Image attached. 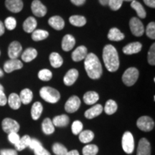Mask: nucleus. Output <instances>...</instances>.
Listing matches in <instances>:
<instances>
[{
    "label": "nucleus",
    "mask_w": 155,
    "mask_h": 155,
    "mask_svg": "<svg viewBox=\"0 0 155 155\" xmlns=\"http://www.w3.org/2000/svg\"><path fill=\"white\" fill-rule=\"evenodd\" d=\"M137 155H151V145L147 139L142 138L139 140Z\"/></svg>",
    "instance_id": "13"
},
{
    "label": "nucleus",
    "mask_w": 155,
    "mask_h": 155,
    "mask_svg": "<svg viewBox=\"0 0 155 155\" xmlns=\"http://www.w3.org/2000/svg\"><path fill=\"white\" fill-rule=\"evenodd\" d=\"M121 144L123 150L127 154H130L134 150V139L130 131H126L123 134L121 140Z\"/></svg>",
    "instance_id": "5"
},
{
    "label": "nucleus",
    "mask_w": 155,
    "mask_h": 155,
    "mask_svg": "<svg viewBox=\"0 0 155 155\" xmlns=\"http://www.w3.org/2000/svg\"><path fill=\"white\" fill-rule=\"evenodd\" d=\"M0 90H1V91H3L4 90V87L2 86L1 84H0Z\"/></svg>",
    "instance_id": "56"
},
{
    "label": "nucleus",
    "mask_w": 155,
    "mask_h": 155,
    "mask_svg": "<svg viewBox=\"0 0 155 155\" xmlns=\"http://www.w3.org/2000/svg\"><path fill=\"white\" fill-rule=\"evenodd\" d=\"M38 78L41 81H49L53 78V73L48 69H42L39 71Z\"/></svg>",
    "instance_id": "39"
},
{
    "label": "nucleus",
    "mask_w": 155,
    "mask_h": 155,
    "mask_svg": "<svg viewBox=\"0 0 155 155\" xmlns=\"http://www.w3.org/2000/svg\"><path fill=\"white\" fill-rule=\"evenodd\" d=\"M53 152L56 155H66L68 153L67 148L61 143H55L53 145Z\"/></svg>",
    "instance_id": "38"
},
{
    "label": "nucleus",
    "mask_w": 155,
    "mask_h": 155,
    "mask_svg": "<svg viewBox=\"0 0 155 155\" xmlns=\"http://www.w3.org/2000/svg\"><path fill=\"white\" fill-rule=\"evenodd\" d=\"M123 1L122 0H109L108 5L111 8V10L117 11L121 8Z\"/></svg>",
    "instance_id": "44"
},
{
    "label": "nucleus",
    "mask_w": 155,
    "mask_h": 155,
    "mask_svg": "<svg viewBox=\"0 0 155 155\" xmlns=\"http://www.w3.org/2000/svg\"><path fill=\"white\" fill-rule=\"evenodd\" d=\"M7 103V98L3 91L0 90V106H5Z\"/></svg>",
    "instance_id": "48"
},
{
    "label": "nucleus",
    "mask_w": 155,
    "mask_h": 155,
    "mask_svg": "<svg viewBox=\"0 0 155 155\" xmlns=\"http://www.w3.org/2000/svg\"><path fill=\"white\" fill-rule=\"evenodd\" d=\"M139 71L136 68L131 67L126 70L122 75V81L127 86H132L138 80Z\"/></svg>",
    "instance_id": "4"
},
{
    "label": "nucleus",
    "mask_w": 155,
    "mask_h": 155,
    "mask_svg": "<svg viewBox=\"0 0 155 155\" xmlns=\"http://www.w3.org/2000/svg\"><path fill=\"white\" fill-rule=\"evenodd\" d=\"M98 1H99L101 5L103 6H106V5H108L109 0H98Z\"/></svg>",
    "instance_id": "54"
},
{
    "label": "nucleus",
    "mask_w": 155,
    "mask_h": 155,
    "mask_svg": "<svg viewBox=\"0 0 155 155\" xmlns=\"http://www.w3.org/2000/svg\"><path fill=\"white\" fill-rule=\"evenodd\" d=\"M87 55H88V50H87L86 47L81 45L74 50V51L72 53V55H71V58H72L73 61L79 62L84 60L86 58Z\"/></svg>",
    "instance_id": "14"
},
{
    "label": "nucleus",
    "mask_w": 155,
    "mask_h": 155,
    "mask_svg": "<svg viewBox=\"0 0 155 155\" xmlns=\"http://www.w3.org/2000/svg\"><path fill=\"white\" fill-rule=\"evenodd\" d=\"M148 62L150 65H155V43H153L148 52Z\"/></svg>",
    "instance_id": "43"
},
{
    "label": "nucleus",
    "mask_w": 155,
    "mask_h": 155,
    "mask_svg": "<svg viewBox=\"0 0 155 155\" xmlns=\"http://www.w3.org/2000/svg\"><path fill=\"white\" fill-rule=\"evenodd\" d=\"M40 95L46 102L55 104L61 98V94L56 89L49 86H45L40 89Z\"/></svg>",
    "instance_id": "3"
},
{
    "label": "nucleus",
    "mask_w": 155,
    "mask_h": 155,
    "mask_svg": "<svg viewBox=\"0 0 155 155\" xmlns=\"http://www.w3.org/2000/svg\"><path fill=\"white\" fill-rule=\"evenodd\" d=\"M5 6L12 12L18 13L22 11L23 2L22 0H6Z\"/></svg>",
    "instance_id": "15"
},
{
    "label": "nucleus",
    "mask_w": 155,
    "mask_h": 155,
    "mask_svg": "<svg viewBox=\"0 0 155 155\" xmlns=\"http://www.w3.org/2000/svg\"><path fill=\"white\" fill-rule=\"evenodd\" d=\"M37 25H38V22H37L36 19L33 17H29L28 18L25 19L23 23V30L28 33H32L33 31L35 30Z\"/></svg>",
    "instance_id": "21"
},
{
    "label": "nucleus",
    "mask_w": 155,
    "mask_h": 155,
    "mask_svg": "<svg viewBox=\"0 0 155 155\" xmlns=\"http://www.w3.org/2000/svg\"><path fill=\"white\" fill-rule=\"evenodd\" d=\"M0 55H1V52H0Z\"/></svg>",
    "instance_id": "58"
},
{
    "label": "nucleus",
    "mask_w": 155,
    "mask_h": 155,
    "mask_svg": "<svg viewBox=\"0 0 155 155\" xmlns=\"http://www.w3.org/2000/svg\"><path fill=\"white\" fill-rule=\"evenodd\" d=\"M85 69L88 76L91 79H98L102 75V65L101 61L94 53H89L85 58Z\"/></svg>",
    "instance_id": "2"
},
{
    "label": "nucleus",
    "mask_w": 155,
    "mask_h": 155,
    "mask_svg": "<svg viewBox=\"0 0 155 155\" xmlns=\"http://www.w3.org/2000/svg\"><path fill=\"white\" fill-rule=\"evenodd\" d=\"M118 106L116 101L114 100H108L106 101L105 104V107H104V111H105L106 114L108 115H112L115 112L117 111Z\"/></svg>",
    "instance_id": "36"
},
{
    "label": "nucleus",
    "mask_w": 155,
    "mask_h": 155,
    "mask_svg": "<svg viewBox=\"0 0 155 155\" xmlns=\"http://www.w3.org/2000/svg\"><path fill=\"white\" fill-rule=\"evenodd\" d=\"M33 151L35 155H51L48 150H46L45 149L42 147V145L38 147V148H36L35 150H34Z\"/></svg>",
    "instance_id": "46"
},
{
    "label": "nucleus",
    "mask_w": 155,
    "mask_h": 155,
    "mask_svg": "<svg viewBox=\"0 0 155 155\" xmlns=\"http://www.w3.org/2000/svg\"><path fill=\"white\" fill-rule=\"evenodd\" d=\"M86 0H71V2H72L73 5L76 6H81L83 5V4L86 2Z\"/></svg>",
    "instance_id": "51"
},
{
    "label": "nucleus",
    "mask_w": 155,
    "mask_h": 155,
    "mask_svg": "<svg viewBox=\"0 0 155 155\" xmlns=\"http://www.w3.org/2000/svg\"><path fill=\"white\" fill-rule=\"evenodd\" d=\"M81 106V100L76 96L70 97L65 104V110L68 113H74L78 110Z\"/></svg>",
    "instance_id": "9"
},
{
    "label": "nucleus",
    "mask_w": 155,
    "mask_h": 155,
    "mask_svg": "<svg viewBox=\"0 0 155 155\" xmlns=\"http://www.w3.org/2000/svg\"><path fill=\"white\" fill-rule=\"evenodd\" d=\"M5 25L3 24V22L2 21H0V36L3 35L4 33H5Z\"/></svg>",
    "instance_id": "52"
},
{
    "label": "nucleus",
    "mask_w": 155,
    "mask_h": 155,
    "mask_svg": "<svg viewBox=\"0 0 155 155\" xmlns=\"http://www.w3.org/2000/svg\"><path fill=\"white\" fill-rule=\"evenodd\" d=\"M42 131L47 135L52 134L55 131V126L53 125L52 120L49 118H46L42 123Z\"/></svg>",
    "instance_id": "27"
},
{
    "label": "nucleus",
    "mask_w": 155,
    "mask_h": 155,
    "mask_svg": "<svg viewBox=\"0 0 155 155\" xmlns=\"http://www.w3.org/2000/svg\"><path fill=\"white\" fill-rule=\"evenodd\" d=\"M142 45L139 42H134L129 43L123 48V53L126 55H133L138 53L141 50Z\"/></svg>",
    "instance_id": "17"
},
{
    "label": "nucleus",
    "mask_w": 155,
    "mask_h": 155,
    "mask_svg": "<svg viewBox=\"0 0 155 155\" xmlns=\"http://www.w3.org/2000/svg\"><path fill=\"white\" fill-rule=\"evenodd\" d=\"M99 99V95L95 91H88L83 95V101L87 105L95 104Z\"/></svg>",
    "instance_id": "23"
},
{
    "label": "nucleus",
    "mask_w": 155,
    "mask_h": 155,
    "mask_svg": "<svg viewBox=\"0 0 155 155\" xmlns=\"http://www.w3.org/2000/svg\"><path fill=\"white\" fill-rule=\"evenodd\" d=\"M103 60L105 66L110 72H115L119 68L118 52L112 45H107L103 50Z\"/></svg>",
    "instance_id": "1"
},
{
    "label": "nucleus",
    "mask_w": 155,
    "mask_h": 155,
    "mask_svg": "<svg viewBox=\"0 0 155 155\" xmlns=\"http://www.w3.org/2000/svg\"><path fill=\"white\" fill-rule=\"evenodd\" d=\"M31 139L30 136L28 135H25L23 136L22 138H20L19 141L15 145V148L17 149V150L18 151H22L25 150L26 147H29V145L30 144Z\"/></svg>",
    "instance_id": "32"
},
{
    "label": "nucleus",
    "mask_w": 155,
    "mask_h": 155,
    "mask_svg": "<svg viewBox=\"0 0 155 155\" xmlns=\"http://www.w3.org/2000/svg\"><path fill=\"white\" fill-rule=\"evenodd\" d=\"M0 155H17V152L15 150H2Z\"/></svg>",
    "instance_id": "49"
},
{
    "label": "nucleus",
    "mask_w": 155,
    "mask_h": 155,
    "mask_svg": "<svg viewBox=\"0 0 155 155\" xmlns=\"http://www.w3.org/2000/svg\"><path fill=\"white\" fill-rule=\"evenodd\" d=\"M23 64L18 59H10L6 61L4 65V70L6 73H10L12 71L22 68Z\"/></svg>",
    "instance_id": "11"
},
{
    "label": "nucleus",
    "mask_w": 155,
    "mask_h": 155,
    "mask_svg": "<svg viewBox=\"0 0 155 155\" xmlns=\"http://www.w3.org/2000/svg\"><path fill=\"white\" fill-rule=\"evenodd\" d=\"M144 2L148 7H152V8L155 7V0H144Z\"/></svg>",
    "instance_id": "50"
},
{
    "label": "nucleus",
    "mask_w": 155,
    "mask_h": 155,
    "mask_svg": "<svg viewBox=\"0 0 155 155\" xmlns=\"http://www.w3.org/2000/svg\"><path fill=\"white\" fill-rule=\"evenodd\" d=\"M17 26V21L14 17H9L5 19V27L7 30H13L15 29Z\"/></svg>",
    "instance_id": "40"
},
{
    "label": "nucleus",
    "mask_w": 155,
    "mask_h": 155,
    "mask_svg": "<svg viewBox=\"0 0 155 155\" xmlns=\"http://www.w3.org/2000/svg\"><path fill=\"white\" fill-rule=\"evenodd\" d=\"M94 138V134L91 130H85L79 134V140L83 144L91 142Z\"/></svg>",
    "instance_id": "34"
},
{
    "label": "nucleus",
    "mask_w": 155,
    "mask_h": 155,
    "mask_svg": "<svg viewBox=\"0 0 155 155\" xmlns=\"http://www.w3.org/2000/svg\"><path fill=\"white\" fill-rule=\"evenodd\" d=\"M7 102H8L9 106L14 110H17L21 106V104H22L19 95L15 94V93L9 95Z\"/></svg>",
    "instance_id": "28"
},
{
    "label": "nucleus",
    "mask_w": 155,
    "mask_h": 155,
    "mask_svg": "<svg viewBox=\"0 0 155 155\" xmlns=\"http://www.w3.org/2000/svg\"><path fill=\"white\" fill-rule=\"evenodd\" d=\"M2 129L5 133H17L19 130V124L15 120L10 119V118H6L2 121Z\"/></svg>",
    "instance_id": "8"
},
{
    "label": "nucleus",
    "mask_w": 155,
    "mask_h": 155,
    "mask_svg": "<svg viewBox=\"0 0 155 155\" xmlns=\"http://www.w3.org/2000/svg\"><path fill=\"white\" fill-rule=\"evenodd\" d=\"M137 125L140 130L148 132V131H152L154 129V121L150 116H141L137 120Z\"/></svg>",
    "instance_id": "6"
},
{
    "label": "nucleus",
    "mask_w": 155,
    "mask_h": 155,
    "mask_svg": "<svg viewBox=\"0 0 155 155\" xmlns=\"http://www.w3.org/2000/svg\"><path fill=\"white\" fill-rule=\"evenodd\" d=\"M103 110H104V108L101 104H96L85 112V116L88 119H94L95 117H97L102 113Z\"/></svg>",
    "instance_id": "20"
},
{
    "label": "nucleus",
    "mask_w": 155,
    "mask_h": 155,
    "mask_svg": "<svg viewBox=\"0 0 155 155\" xmlns=\"http://www.w3.org/2000/svg\"><path fill=\"white\" fill-rule=\"evenodd\" d=\"M42 110H43V106L40 102L37 101L34 103V104L31 108V116H32L33 120H38L41 116Z\"/></svg>",
    "instance_id": "29"
},
{
    "label": "nucleus",
    "mask_w": 155,
    "mask_h": 155,
    "mask_svg": "<svg viewBox=\"0 0 155 155\" xmlns=\"http://www.w3.org/2000/svg\"><path fill=\"white\" fill-rule=\"evenodd\" d=\"M146 34L152 40L155 39V23L154 22H150L147 25L146 29Z\"/></svg>",
    "instance_id": "42"
},
{
    "label": "nucleus",
    "mask_w": 155,
    "mask_h": 155,
    "mask_svg": "<svg viewBox=\"0 0 155 155\" xmlns=\"http://www.w3.org/2000/svg\"><path fill=\"white\" fill-rule=\"evenodd\" d=\"M19 96L21 102L26 105V104H29L32 101V98H33V94H32V91L29 88H25L20 92Z\"/></svg>",
    "instance_id": "26"
},
{
    "label": "nucleus",
    "mask_w": 155,
    "mask_h": 155,
    "mask_svg": "<svg viewBox=\"0 0 155 155\" xmlns=\"http://www.w3.org/2000/svg\"><path fill=\"white\" fill-rule=\"evenodd\" d=\"M48 36H49V33L46 30H35L32 32V39L36 42L45 40Z\"/></svg>",
    "instance_id": "35"
},
{
    "label": "nucleus",
    "mask_w": 155,
    "mask_h": 155,
    "mask_svg": "<svg viewBox=\"0 0 155 155\" xmlns=\"http://www.w3.org/2000/svg\"><path fill=\"white\" fill-rule=\"evenodd\" d=\"M131 7L137 12V15H138L139 17H140L141 19H144L145 17H146V11H145L144 7H143V6L141 5V3H139V2L134 0V1L131 2Z\"/></svg>",
    "instance_id": "31"
},
{
    "label": "nucleus",
    "mask_w": 155,
    "mask_h": 155,
    "mask_svg": "<svg viewBox=\"0 0 155 155\" xmlns=\"http://www.w3.org/2000/svg\"><path fill=\"white\" fill-rule=\"evenodd\" d=\"M75 45V40L74 37L71 35H66L63 37L62 40V48L64 51L68 52L74 48Z\"/></svg>",
    "instance_id": "18"
},
{
    "label": "nucleus",
    "mask_w": 155,
    "mask_h": 155,
    "mask_svg": "<svg viewBox=\"0 0 155 155\" xmlns=\"http://www.w3.org/2000/svg\"><path fill=\"white\" fill-rule=\"evenodd\" d=\"M3 75H4V73H3L2 70L0 68V77H2Z\"/></svg>",
    "instance_id": "55"
},
{
    "label": "nucleus",
    "mask_w": 155,
    "mask_h": 155,
    "mask_svg": "<svg viewBox=\"0 0 155 155\" xmlns=\"http://www.w3.org/2000/svg\"><path fill=\"white\" fill-rule=\"evenodd\" d=\"M50 63L53 68H58L62 66L63 63V58L58 53H52L50 55Z\"/></svg>",
    "instance_id": "30"
},
{
    "label": "nucleus",
    "mask_w": 155,
    "mask_h": 155,
    "mask_svg": "<svg viewBox=\"0 0 155 155\" xmlns=\"http://www.w3.org/2000/svg\"><path fill=\"white\" fill-rule=\"evenodd\" d=\"M129 28L134 36L140 37L144 32V27L143 23L137 17H132L129 21Z\"/></svg>",
    "instance_id": "7"
},
{
    "label": "nucleus",
    "mask_w": 155,
    "mask_h": 155,
    "mask_svg": "<svg viewBox=\"0 0 155 155\" xmlns=\"http://www.w3.org/2000/svg\"><path fill=\"white\" fill-rule=\"evenodd\" d=\"M124 38L125 35L124 33H122L121 31L116 28H111L108 33V38L111 41H121L124 40Z\"/></svg>",
    "instance_id": "22"
},
{
    "label": "nucleus",
    "mask_w": 155,
    "mask_h": 155,
    "mask_svg": "<svg viewBox=\"0 0 155 155\" xmlns=\"http://www.w3.org/2000/svg\"><path fill=\"white\" fill-rule=\"evenodd\" d=\"M41 145H42L41 142H40L39 140H38V139H31L30 144V145H29V147H30V150H35L36 148H38V147L41 146Z\"/></svg>",
    "instance_id": "47"
},
{
    "label": "nucleus",
    "mask_w": 155,
    "mask_h": 155,
    "mask_svg": "<svg viewBox=\"0 0 155 155\" xmlns=\"http://www.w3.org/2000/svg\"><path fill=\"white\" fill-rule=\"evenodd\" d=\"M48 24L56 30H61L65 27V21L61 17L53 16L48 19Z\"/></svg>",
    "instance_id": "19"
},
{
    "label": "nucleus",
    "mask_w": 155,
    "mask_h": 155,
    "mask_svg": "<svg viewBox=\"0 0 155 155\" xmlns=\"http://www.w3.org/2000/svg\"><path fill=\"white\" fill-rule=\"evenodd\" d=\"M122 1H125V2H132L134 0H122Z\"/></svg>",
    "instance_id": "57"
},
{
    "label": "nucleus",
    "mask_w": 155,
    "mask_h": 155,
    "mask_svg": "<svg viewBox=\"0 0 155 155\" xmlns=\"http://www.w3.org/2000/svg\"><path fill=\"white\" fill-rule=\"evenodd\" d=\"M8 139H9V141L12 143V144L15 145L19 141L20 137H19L18 134L13 132V133L8 134Z\"/></svg>",
    "instance_id": "45"
},
{
    "label": "nucleus",
    "mask_w": 155,
    "mask_h": 155,
    "mask_svg": "<svg viewBox=\"0 0 155 155\" xmlns=\"http://www.w3.org/2000/svg\"><path fill=\"white\" fill-rule=\"evenodd\" d=\"M83 124L82 122L80 121H73L72 124V126H71V130H72V132L73 134L78 135L79 134L81 131L83 130Z\"/></svg>",
    "instance_id": "41"
},
{
    "label": "nucleus",
    "mask_w": 155,
    "mask_h": 155,
    "mask_svg": "<svg viewBox=\"0 0 155 155\" xmlns=\"http://www.w3.org/2000/svg\"><path fill=\"white\" fill-rule=\"evenodd\" d=\"M78 71L76 69L72 68L69 70L65 75L63 78V82L65 83V86H71L74 84V83L78 78Z\"/></svg>",
    "instance_id": "16"
},
{
    "label": "nucleus",
    "mask_w": 155,
    "mask_h": 155,
    "mask_svg": "<svg viewBox=\"0 0 155 155\" xmlns=\"http://www.w3.org/2000/svg\"><path fill=\"white\" fill-rule=\"evenodd\" d=\"M83 155H96L98 152V147L95 144H87L83 148Z\"/></svg>",
    "instance_id": "37"
},
{
    "label": "nucleus",
    "mask_w": 155,
    "mask_h": 155,
    "mask_svg": "<svg viewBox=\"0 0 155 155\" xmlns=\"http://www.w3.org/2000/svg\"><path fill=\"white\" fill-rule=\"evenodd\" d=\"M31 9L34 15L37 17H44L47 13V7L40 0H34L31 5Z\"/></svg>",
    "instance_id": "10"
},
{
    "label": "nucleus",
    "mask_w": 155,
    "mask_h": 155,
    "mask_svg": "<svg viewBox=\"0 0 155 155\" xmlns=\"http://www.w3.org/2000/svg\"><path fill=\"white\" fill-rule=\"evenodd\" d=\"M69 22L75 27H83L86 24V19L81 15H73L69 18Z\"/></svg>",
    "instance_id": "33"
},
{
    "label": "nucleus",
    "mask_w": 155,
    "mask_h": 155,
    "mask_svg": "<svg viewBox=\"0 0 155 155\" xmlns=\"http://www.w3.org/2000/svg\"><path fill=\"white\" fill-rule=\"evenodd\" d=\"M38 55V51L32 48H29L23 52V53L21 55L22 60L25 61V63H29V62L33 61Z\"/></svg>",
    "instance_id": "25"
},
{
    "label": "nucleus",
    "mask_w": 155,
    "mask_h": 155,
    "mask_svg": "<svg viewBox=\"0 0 155 155\" xmlns=\"http://www.w3.org/2000/svg\"><path fill=\"white\" fill-rule=\"evenodd\" d=\"M66 155H80L79 152L77 150H71L70 152H68Z\"/></svg>",
    "instance_id": "53"
},
{
    "label": "nucleus",
    "mask_w": 155,
    "mask_h": 155,
    "mask_svg": "<svg viewBox=\"0 0 155 155\" xmlns=\"http://www.w3.org/2000/svg\"><path fill=\"white\" fill-rule=\"evenodd\" d=\"M53 124L54 126L58 127H65L68 125L70 122L69 117L65 114L55 116L53 119Z\"/></svg>",
    "instance_id": "24"
},
{
    "label": "nucleus",
    "mask_w": 155,
    "mask_h": 155,
    "mask_svg": "<svg viewBox=\"0 0 155 155\" xmlns=\"http://www.w3.org/2000/svg\"><path fill=\"white\" fill-rule=\"evenodd\" d=\"M22 45L17 41L11 42L8 48V55L10 59H17L22 53Z\"/></svg>",
    "instance_id": "12"
}]
</instances>
